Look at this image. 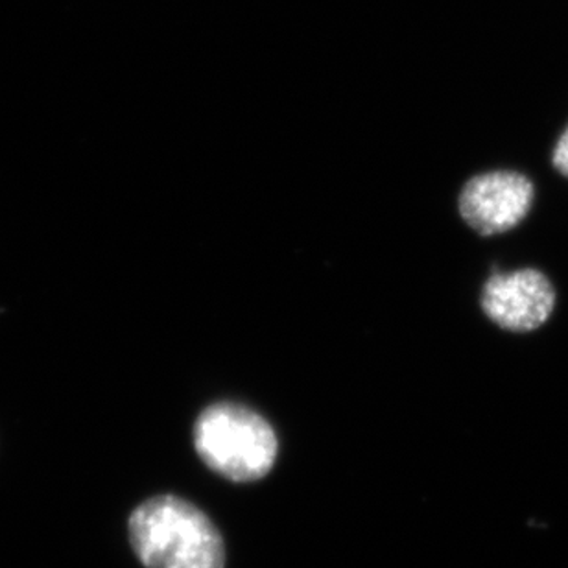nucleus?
Masks as SVG:
<instances>
[{
  "mask_svg": "<svg viewBox=\"0 0 568 568\" xmlns=\"http://www.w3.org/2000/svg\"><path fill=\"white\" fill-rule=\"evenodd\" d=\"M552 166L568 180V126L565 128V132L561 133V138L554 146Z\"/></svg>",
  "mask_w": 568,
  "mask_h": 568,
  "instance_id": "39448f33",
  "label": "nucleus"
},
{
  "mask_svg": "<svg viewBox=\"0 0 568 568\" xmlns=\"http://www.w3.org/2000/svg\"><path fill=\"white\" fill-rule=\"evenodd\" d=\"M194 447L209 469L241 484L268 475L280 453L270 423L257 412L233 403H219L200 414Z\"/></svg>",
  "mask_w": 568,
  "mask_h": 568,
  "instance_id": "f03ea898",
  "label": "nucleus"
},
{
  "mask_svg": "<svg viewBox=\"0 0 568 568\" xmlns=\"http://www.w3.org/2000/svg\"><path fill=\"white\" fill-rule=\"evenodd\" d=\"M133 552L146 568H224L225 545L202 509L175 495H159L128 520Z\"/></svg>",
  "mask_w": 568,
  "mask_h": 568,
  "instance_id": "f257e3e1",
  "label": "nucleus"
},
{
  "mask_svg": "<svg viewBox=\"0 0 568 568\" xmlns=\"http://www.w3.org/2000/svg\"><path fill=\"white\" fill-rule=\"evenodd\" d=\"M536 185L519 170H491L475 175L459 192L458 209L465 224L481 236L515 230L530 214Z\"/></svg>",
  "mask_w": 568,
  "mask_h": 568,
  "instance_id": "7ed1b4c3",
  "label": "nucleus"
},
{
  "mask_svg": "<svg viewBox=\"0 0 568 568\" xmlns=\"http://www.w3.org/2000/svg\"><path fill=\"white\" fill-rule=\"evenodd\" d=\"M558 305V292L545 272L519 268L495 272L480 294L484 314L509 333H534L550 320Z\"/></svg>",
  "mask_w": 568,
  "mask_h": 568,
  "instance_id": "20e7f679",
  "label": "nucleus"
}]
</instances>
